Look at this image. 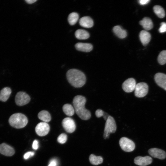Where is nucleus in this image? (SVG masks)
<instances>
[{"instance_id":"ddd939ff","label":"nucleus","mask_w":166,"mask_h":166,"mask_svg":"<svg viewBox=\"0 0 166 166\" xmlns=\"http://www.w3.org/2000/svg\"><path fill=\"white\" fill-rule=\"evenodd\" d=\"M154 79L157 84L166 90V74L160 73L156 74Z\"/></svg>"},{"instance_id":"f8f14e48","label":"nucleus","mask_w":166,"mask_h":166,"mask_svg":"<svg viewBox=\"0 0 166 166\" xmlns=\"http://www.w3.org/2000/svg\"><path fill=\"white\" fill-rule=\"evenodd\" d=\"M152 158L148 156L144 157L138 156L136 157L134 160V163L138 165L145 166L151 164L152 162Z\"/></svg>"},{"instance_id":"4be33fe9","label":"nucleus","mask_w":166,"mask_h":166,"mask_svg":"<svg viewBox=\"0 0 166 166\" xmlns=\"http://www.w3.org/2000/svg\"><path fill=\"white\" fill-rule=\"evenodd\" d=\"M76 38L79 39L84 40L88 39L89 37V33L83 29H78L75 32Z\"/></svg>"},{"instance_id":"7c9ffc66","label":"nucleus","mask_w":166,"mask_h":166,"mask_svg":"<svg viewBox=\"0 0 166 166\" xmlns=\"http://www.w3.org/2000/svg\"><path fill=\"white\" fill-rule=\"evenodd\" d=\"M34 153L33 152H28L25 153L23 156L24 158L27 160L34 156Z\"/></svg>"},{"instance_id":"0eeeda50","label":"nucleus","mask_w":166,"mask_h":166,"mask_svg":"<svg viewBox=\"0 0 166 166\" xmlns=\"http://www.w3.org/2000/svg\"><path fill=\"white\" fill-rule=\"evenodd\" d=\"M30 100L29 96L25 92L22 91L17 93L15 99L16 105L19 106H23L28 104Z\"/></svg>"},{"instance_id":"393cba45","label":"nucleus","mask_w":166,"mask_h":166,"mask_svg":"<svg viewBox=\"0 0 166 166\" xmlns=\"http://www.w3.org/2000/svg\"><path fill=\"white\" fill-rule=\"evenodd\" d=\"M153 10L155 14L160 18H164L165 16V12L164 9L160 6L156 5L153 7Z\"/></svg>"},{"instance_id":"7ed1b4c3","label":"nucleus","mask_w":166,"mask_h":166,"mask_svg":"<svg viewBox=\"0 0 166 166\" xmlns=\"http://www.w3.org/2000/svg\"><path fill=\"white\" fill-rule=\"evenodd\" d=\"M9 122L11 126L16 128H21L26 125L28 120L24 114L17 113L10 116L9 119Z\"/></svg>"},{"instance_id":"dca6fc26","label":"nucleus","mask_w":166,"mask_h":166,"mask_svg":"<svg viewBox=\"0 0 166 166\" xmlns=\"http://www.w3.org/2000/svg\"><path fill=\"white\" fill-rule=\"evenodd\" d=\"M76 49L79 51L89 52L93 49V46L91 44L79 42L76 43L75 45Z\"/></svg>"},{"instance_id":"f257e3e1","label":"nucleus","mask_w":166,"mask_h":166,"mask_svg":"<svg viewBox=\"0 0 166 166\" xmlns=\"http://www.w3.org/2000/svg\"><path fill=\"white\" fill-rule=\"evenodd\" d=\"M86 101L85 97L78 95L74 97L73 101L76 113L81 119L84 120H89L91 117L90 111L85 107Z\"/></svg>"},{"instance_id":"9b49d317","label":"nucleus","mask_w":166,"mask_h":166,"mask_svg":"<svg viewBox=\"0 0 166 166\" xmlns=\"http://www.w3.org/2000/svg\"><path fill=\"white\" fill-rule=\"evenodd\" d=\"M148 153L152 157L163 160L166 157V152L164 150L156 148H153L148 150Z\"/></svg>"},{"instance_id":"473e14b6","label":"nucleus","mask_w":166,"mask_h":166,"mask_svg":"<svg viewBox=\"0 0 166 166\" xmlns=\"http://www.w3.org/2000/svg\"><path fill=\"white\" fill-rule=\"evenodd\" d=\"M33 148L34 150H37L38 148V142L37 140H34L32 144Z\"/></svg>"},{"instance_id":"cd10ccee","label":"nucleus","mask_w":166,"mask_h":166,"mask_svg":"<svg viewBox=\"0 0 166 166\" xmlns=\"http://www.w3.org/2000/svg\"><path fill=\"white\" fill-rule=\"evenodd\" d=\"M95 115L96 116L98 117H103L104 119L106 120L108 117L109 116L108 113L104 112L102 110L98 109L95 112Z\"/></svg>"},{"instance_id":"2f4dec72","label":"nucleus","mask_w":166,"mask_h":166,"mask_svg":"<svg viewBox=\"0 0 166 166\" xmlns=\"http://www.w3.org/2000/svg\"><path fill=\"white\" fill-rule=\"evenodd\" d=\"M57 161L55 159L51 160L48 166H57Z\"/></svg>"},{"instance_id":"c756f323","label":"nucleus","mask_w":166,"mask_h":166,"mask_svg":"<svg viewBox=\"0 0 166 166\" xmlns=\"http://www.w3.org/2000/svg\"><path fill=\"white\" fill-rule=\"evenodd\" d=\"M159 29L160 32L162 33L166 32V23L164 22L161 23Z\"/></svg>"},{"instance_id":"c85d7f7f","label":"nucleus","mask_w":166,"mask_h":166,"mask_svg":"<svg viewBox=\"0 0 166 166\" xmlns=\"http://www.w3.org/2000/svg\"><path fill=\"white\" fill-rule=\"evenodd\" d=\"M67 136L65 133L61 134L57 137V140L58 142L60 143L64 144L67 141Z\"/></svg>"},{"instance_id":"bb28decb","label":"nucleus","mask_w":166,"mask_h":166,"mask_svg":"<svg viewBox=\"0 0 166 166\" xmlns=\"http://www.w3.org/2000/svg\"><path fill=\"white\" fill-rule=\"evenodd\" d=\"M159 63L163 65L166 63V50H163L159 53L157 58Z\"/></svg>"},{"instance_id":"a211bd4d","label":"nucleus","mask_w":166,"mask_h":166,"mask_svg":"<svg viewBox=\"0 0 166 166\" xmlns=\"http://www.w3.org/2000/svg\"><path fill=\"white\" fill-rule=\"evenodd\" d=\"M140 24L145 30H148L153 27V24L151 19L149 18L145 17L139 22Z\"/></svg>"},{"instance_id":"5701e85b","label":"nucleus","mask_w":166,"mask_h":166,"mask_svg":"<svg viewBox=\"0 0 166 166\" xmlns=\"http://www.w3.org/2000/svg\"><path fill=\"white\" fill-rule=\"evenodd\" d=\"M62 109L64 113L67 116H73L75 112L73 107L69 104H65L62 107Z\"/></svg>"},{"instance_id":"f704fd0d","label":"nucleus","mask_w":166,"mask_h":166,"mask_svg":"<svg viewBox=\"0 0 166 166\" xmlns=\"http://www.w3.org/2000/svg\"><path fill=\"white\" fill-rule=\"evenodd\" d=\"M37 0H26V2L28 3L31 4L36 2Z\"/></svg>"},{"instance_id":"a878e982","label":"nucleus","mask_w":166,"mask_h":166,"mask_svg":"<svg viewBox=\"0 0 166 166\" xmlns=\"http://www.w3.org/2000/svg\"><path fill=\"white\" fill-rule=\"evenodd\" d=\"M78 14L75 12H72L69 14L68 17V21L71 25L75 24L79 18Z\"/></svg>"},{"instance_id":"aec40b11","label":"nucleus","mask_w":166,"mask_h":166,"mask_svg":"<svg viewBox=\"0 0 166 166\" xmlns=\"http://www.w3.org/2000/svg\"><path fill=\"white\" fill-rule=\"evenodd\" d=\"M113 31L115 34L120 38H124L127 36L126 31L123 29L119 26H114L113 28Z\"/></svg>"},{"instance_id":"4468645a","label":"nucleus","mask_w":166,"mask_h":166,"mask_svg":"<svg viewBox=\"0 0 166 166\" xmlns=\"http://www.w3.org/2000/svg\"><path fill=\"white\" fill-rule=\"evenodd\" d=\"M0 153L6 156H11L14 154L15 151L12 147L3 143L0 145Z\"/></svg>"},{"instance_id":"20e7f679","label":"nucleus","mask_w":166,"mask_h":166,"mask_svg":"<svg viewBox=\"0 0 166 166\" xmlns=\"http://www.w3.org/2000/svg\"><path fill=\"white\" fill-rule=\"evenodd\" d=\"M117 129V125L114 118L109 116L106 120L104 133V138L105 139L109 138L110 133H114Z\"/></svg>"},{"instance_id":"1a4fd4ad","label":"nucleus","mask_w":166,"mask_h":166,"mask_svg":"<svg viewBox=\"0 0 166 166\" xmlns=\"http://www.w3.org/2000/svg\"><path fill=\"white\" fill-rule=\"evenodd\" d=\"M50 130L49 124L46 122H41L36 126L35 130L36 133L39 136H44L48 134Z\"/></svg>"},{"instance_id":"423d86ee","label":"nucleus","mask_w":166,"mask_h":166,"mask_svg":"<svg viewBox=\"0 0 166 166\" xmlns=\"http://www.w3.org/2000/svg\"><path fill=\"white\" fill-rule=\"evenodd\" d=\"M148 85L145 82H142L136 84L134 94L137 97H143L145 96L148 92Z\"/></svg>"},{"instance_id":"72a5a7b5","label":"nucleus","mask_w":166,"mask_h":166,"mask_svg":"<svg viewBox=\"0 0 166 166\" xmlns=\"http://www.w3.org/2000/svg\"><path fill=\"white\" fill-rule=\"evenodd\" d=\"M150 0H140L139 1V3L141 5H144L148 3Z\"/></svg>"},{"instance_id":"9d476101","label":"nucleus","mask_w":166,"mask_h":166,"mask_svg":"<svg viewBox=\"0 0 166 166\" xmlns=\"http://www.w3.org/2000/svg\"><path fill=\"white\" fill-rule=\"evenodd\" d=\"M136 85L135 79L133 78H130L124 82L122 87L124 91L127 93H130L135 90Z\"/></svg>"},{"instance_id":"b1692460","label":"nucleus","mask_w":166,"mask_h":166,"mask_svg":"<svg viewBox=\"0 0 166 166\" xmlns=\"http://www.w3.org/2000/svg\"><path fill=\"white\" fill-rule=\"evenodd\" d=\"M90 163L93 165H98L102 163L103 158L101 156H97L93 154H91L89 157Z\"/></svg>"},{"instance_id":"f3484780","label":"nucleus","mask_w":166,"mask_h":166,"mask_svg":"<svg viewBox=\"0 0 166 166\" xmlns=\"http://www.w3.org/2000/svg\"><path fill=\"white\" fill-rule=\"evenodd\" d=\"M80 25L83 27L89 28L93 25V22L92 19L89 16H84L80 18L79 21Z\"/></svg>"},{"instance_id":"2eb2a0df","label":"nucleus","mask_w":166,"mask_h":166,"mask_svg":"<svg viewBox=\"0 0 166 166\" xmlns=\"http://www.w3.org/2000/svg\"><path fill=\"white\" fill-rule=\"evenodd\" d=\"M139 37L143 45H146L149 42L151 39L150 34L146 30L141 31L139 34Z\"/></svg>"},{"instance_id":"412c9836","label":"nucleus","mask_w":166,"mask_h":166,"mask_svg":"<svg viewBox=\"0 0 166 166\" xmlns=\"http://www.w3.org/2000/svg\"><path fill=\"white\" fill-rule=\"evenodd\" d=\"M38 117L40 120L46 123L49 122L51 120L50 113L48 112L45 110L40 112L38 114Z\"/></svg>"},{"instance_id":"6ab92c4d","label":"nucleus","mask_w":166,"mask_h":166,"mask_svg":"<svg viewBox=\"0 0 166 166\" xmlns=\"http://www.w3.org/2000/svg\"><path fill=\"white\" fill-rule=\"evenodd\" d=\"M12 92L11 89L9 87L3 88L0 92V101L5 102L9 98Z\"/></svg>"},{"instance_id":"6e6552de","label":"nucleus","mask_w":166,"mask_h":166,"mask_svg":"<svg viewBox=\"0 0 166 166\" xmlns=\"http://www.w3.org/2000/svg\"><path fill=\"white\" fill-rule=\"evenodd\" d=\"M62 124L65 131L68 133H72L76 129L75 122L73 119L70 117L64 118L62 121Z\"/></svg>"},{"instance_id":"39448f33","label":"nucleus","mask_w":166,"mask_h":166,"mask_svg":"<svg viewBox=\"0 0 166 166\" xmlns=\"http://www.w3.org/2000/svg\"><path fill=\"white\" fill-rule=\"evenodd\" d=\"M119 144L121 149L126 152H131L135 148V144L131 140L126 137H122L119 140Z\"/></svg>"},{"instance_id":"f03ea898","label":"nucleus","mask_w":166,"mask_h":166,"mask_svg":"<svg viewBox=\"0 0 166 166\" xmlns=\"http://www.w3.org/2000/svg\"><path fill=\"white\" fill-rule=\"evenodd\" d=\"M66 77L69 83L75 88H80L85 84L86 77L84 73L76 69H71L66 73Z\"/></svg>"}]
</instances>
